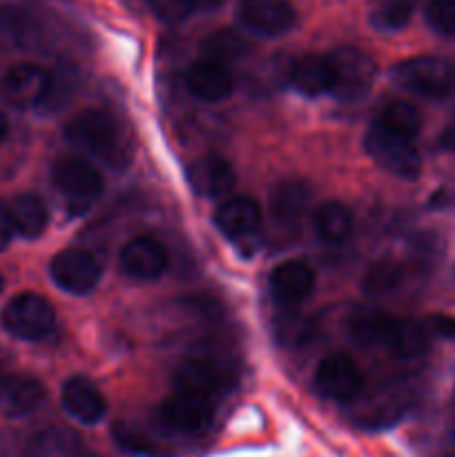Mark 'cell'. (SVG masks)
Returning a JSON list of instances; mask_svg holds the SVG:
<instances>
[{
  "label": "cell",
  "mask_w": 455,
  "mask_h": 457,
  "mask_svg": "<svg viewBox=\"0 0 455 457\" xmlns=\"http://www.w3.org/2000/svg\"><path fill=\"white\" fill-rule=\"evenodd\" d=\"M54 187L71 214H85L103 192V179L94 165L79 156H62L52 170Z\"/></svg>",
  "instance_id": "cell-5"
},
{
  "label": "cell",
  "mask_w": 455,
  "mask_h": 457,
  "mask_svg": "<svg viewBox=\"0 0 455 457\" xmlns=\"http://www.w3.org/2000/svg\"><path fill=\"white\" fill-rule=\"evenodd\" d=\"M201 52H203V58H212L219 62L235 61L248 52V40L235 29H219L203 40Z\"/></svg>",
  "instance_id": "cell-29"
},
{
  "label": "cell",
  "mask_w": 455,
  "mask_h": 457,
  "mask_svg": "<svg viewBox=\"0 0 455 457\" xmlns=\"http://www.w3.org/2000/svg\"><path fill=\"white\" fill-rule=\"evenodd\" d=\"M214 223L228 239H250L252 235H257L259 226H261V208L250 196H232L219 205L214 212Z\"/></svg>",
  "instance_id": "cell-17"
},
{
  "label": "cell",
  "mask_w": 455,
  "mask_h": 457,
  "mask_svg": "<svg viewBox=\"0 0 455 457\" xmlns=\"http://www.w3.org/2000/svg\"><path fill=\"white\" fill-rule=\"evenodd\" d=\"M236 18L250 34L266 38L288 34L297 25V12L288 0H241Z\"/></svg>",
  "instance_id": "cell-10"
},
{
  "label": "cell",
  "mask_w": 455,
  "mask_h": 457,
  "mask_svg": "<svg viewBox=\"0 0 455 457\" xmlns=\"http://www.w3.org/2000/svg\"><path fill=\"white\" fill-rule=\"evenodd\" d=\"M312 190L303 179H284L270 195L272 217L284 226H294L306 217L310 208Z\"/></svg>",
  "instance_id": "cell-21"
},
{
  "label": "cell",
  "mask_w": 455,
  "mask_h": 457,
  "mask_svg": "<svg viewBox=\"0 0 455 457\" xmlns=\"http://www.w3.org/2000/svg\"><path fill=\"white\" fill-rule=\"evenodd\" d=\"M453 433H455V397H453Z\"/></svg>",
  "instance_id": "cell-39"
},
{
  "label": "cell",
  "mask_w": 455,
  "mask_h": 457,
  "mask_svg": "<svg viewBox=\"0 0 455 457\" xmlns=\"http://www.w3.org/2000/svg\"><path fill=\"white\" fill-rule=\"evenodd\" d=\"M315 288V272L303 262H284L270 275V293L284 308H294L306 302Z\"/></svg>",
  "instance_id": "cell-19"
},
{
  "label": "cell",
  "mask_w": 455,
  "mask_h": 457,
  "mask_svg": "<svg viewBox=\"0 0 455 457\" xmlns=\"http://www.w3.org/2000/svg\"><path fill=\"white\" fill-rule=\"evenodd\" d=\"M65 138L114 170H123L132 161V150L123 128L114 116L103 110H85L76 114L67 123Z\"/></svg>",
  "instance_id": "cell-2"
},
{
  "label": "cell",
  "mask_w": 455,
  "mask_h": 457,
  "mask_svg": "<svg viewBox=\"0 0 455 457\" xmlns=\"http://www.w3.org/2000/svg\"><path fill=\"white\" fill-rule=\"evenodd\" d=\"M312 333H315V330H312V321L302 315L288 312V315L277 320V337H279V342H284L285 346H303L306 342H310Z\"/></svg>",
  "instance_id": "cell-31"
},
{
  "label": "cell",
  "mask_w": 455,
  "mask_h": 457,
  "mask_svg": "<svg viewBox=\"0 0 455 457\" xmlns=\"http://www.w3.org/2000/svg\"><path fill=\"white\" fill-rule=\"evenodd\" d=\"M431 326L437 335L455 342V317H433Z\"/></svg>",
  "instance_id": "cell-35"
},
{
  "label": "cell",
  "mask_w": 455,
  "mask_h": 457,
  "mask_svg": "<svg viewBox=\"0 0 455 457\" xmlns=\"http://www.w3.org/2000/svg\"><path fill=\"white\" fill-rule=\"evenodd\" d=\"M49 85H52V74L45 67L34 65V62H21L4 74L0 92L9 105L27 110V107L43 105Z\"/></svg>",
  "instance_id": "cell-13"
},
{
  "label": "cell",
  "mask_w": 455,
  "mask_h": 457,
  "mask_svg": "<svg viewBox=\"0 0 455 457\" xmlns=\"http://www.w3.org/2000/svg\"><path fill=\"white\" fill-rule=\"evenodd\" d=\"M440 143H442V147H444V150L455 152V116L449 120V123H446L444 132L440 134Z\"/></svg>",
  "instance_id": "cell-36"
},
{
  "label": "cell",
  "mask_w": 455,
  "mask_h": 457,
  "mask_svg": "<svg viewBox=\"0 0 455 457\" xmlns=\"http://www.w3.org/2000/svg\"><path fill=\"white\" fill-rule=\"evenodd\" d=\"M62 409L71 415L74 420H79L80 424H98L107 413V404L103 393L98 391L96 384L87 378H70L62 384Z\"/></svg>",
  "instance_id": "cell-18"
},
{
  "label": "cell",
  "mask_w": 455,
  "mask_h": 457,
  "mask_svg": "<svg viewBox=\"0 0 455 457\" xmlns=\"http://www.w3.org/2000/svg\"><path fill=\"white\" fill-rule=\"evenodd\" d=\"M364 147L370 159L379 168L386 170L388 174H393V177L404 179V181H415L419 172H422V156H419L413 141L391 132L379 120H375L368 128V132H366Z\"/></svg>",
  "instance_id": "cell-6"
},
{
  "label": "cell",
  "mask_w": 455,
  "mask_h": 457,
  "mask_svg": "<svg viewBox=\"0 0 455 457\" xmlns=\"http://www.w3.org/2000/svg\"><path fill=\"white\" fill-rule=\"evenodd\" d=\"M120 270L136 281H154L168 268V250L154 237H134L119 254Z\"/></svg>",
  "instance_id": "cell-14"
},
{
  "label": "cell",
  "mask_w": 455,
  "mask_h": 457,
  "mask_svg": "<svg viewBox=\"0 0 455 457\" xmlns=\"http://www.w3.org/2000/svg\"><path fill=\"white\" fill-rule=\"evenodd\" d=\"M147 3H150L152 13L168 25H177L194 12L192 0H147Z\"/></svg>",
  "instance_id": "cell-33"
},
{
  "label": "cell",
  "mask_w": 455,
  "mask_h": 457,
  "mask_svg": "<svg viewBox=\"0 0 455 457\" xmlns=\"http://www.w3.org/2000/svg\"><path fill=\"white\" fill-rule=\"evenodd\" d=\"M172 382L177 391L214 400L235 386L236 369L221 353H194L177 366Z\"/></svg>",
  "instance_id": "cell-3"
},
{
  "label": "cell",
  "mask_w": 455,
  "mask_h": 457,
  "mask_svg": "<svg viewBox=\"0 0 455 457\" xmlns=\"http://www.w3.org/2000/svg\"><path fill=\"white\" fill-rule=\"evenodd\" d=\"M7 129H9V123H7V116L0 112V143L4 141V137H7Z\"/></svg>",
  "instance_id": "cell-38"
},
{
  "label": "cell",
  "mask_w": 455,
  "mask_h": 457,
  "mask_svg": "<svg viewBox=\"0 0 455 457\" xmlns=\"http://www.w3.org/2000/svg\"><path fill=\"white\" fill-rule=\"evenodd\" d=\"M45 400L43 384L29 375H18L0 361V413L7 418L31 415Z\"/></svg>",
  "instance_id": "cell-15"
},
{
  "label": "cell",
  "mask_w": 455,
  "mask_h": 457,
  "mask_svg": "<svg viewBox=\"0 0 455 457\" xmlns=\"http://www.w3.org/2000/svg\"><path fill=\"white\" fill-rule=\"evenodd\" d=\"M401 277H404V270L400 263L391 262V259H379L366 270L361 288L368 297H382V295L393 293L401 284Z\"/></svg>",
  "instance_id": "cell-27"
},
{
  "label": "cell",
  "mask_w": 455,
  "mask_h": 457,
  "mask_svg": "<svg viewBox=\"0 0 455 457\" xmlns=\"http://www.w3.org/2000/svg\"><path fill=\"white\" fill-rule=\"evenodd\" d=\"M187 181L199 196L217 199V196L228 195L235 187L236 174L232 165L221 156H203L190 165Z\"/></svg>",
  "instance_id": "cell-20"
},
{
  "label": "cell",
  "mask_w": 455,
  "mask_h": 457,
  "mask_svg": "<svg viewBox=\"0 0 455 457\" xmlns=\"http://www.w3.org/2000/svg\"><path fill=\"white\" fill-rule=\"evenodd\" d=\"M290 80L306 96H321V94L330 92L333 70H330L328 56L308 54V56L294 61V65L290 67Z\"/></svg>",
  "instance_id": "cell-22"
},
{
  "label": "cell",
  "mask_w": 455,
  "mask_h": 457,
  "mask_svg": "<svg viewBox=\"0 0 455 457\" xmlns=\"http://www.w3.org/2000/svg\"><path fill=\"white\" fill-rule=\"evenodd\" d=\"M156 418L168 431L192 436L210 427L214 418V400L192 395V393L174 391L159 404Z\"/></svg>",
  "instance_id": "cell-9"
},
{
  "label": "cell",
  "mask_w": 455,
  "mask_h": 457,
  "mask_svg": "<svg viewBox=\"0 0 455 457\" xmlns=\"http://www.w3.org/2000/svg\"><path fill=\"white\" fill-rule=\"evenodd\" d=\"M333 83L330 92L339 103L355 105L370 94L377 76V65L366 52L357 47H339L328 54Z\"/></svg>",
  "instance_id": "cell-4"
},
{
  "label": "cell",
  "mask_w": 455,
  "mask_h": 457,
  "mask_svg": "<svg viewBox=\"0 0 455 457\" xmlns=\"http://www.w3.org/2000/svg\"><path fill=\"white\" fill-rule=\"evenodd\" d=\"M27 457H85L79 436L67 428H47L31 440Z\"/></svg>",
  "instance_id": "cell-25"
},
{
  "label": "cell",
  "mask_w": 455,
  "mask_h": 457,
  "mask_svg": "<svg viewBox=\"0 0 455 457\" xmlns=\"http://www.w3.org/2000/svg\"><path fill=\"white\" fill-rule=\"evenodd\" d=\"M348 335L360 346H379L397 360H415L428 348V330L415 320L360 308L348 317Z\"/></svg>",
  "instance_id": "cell-1"
},
{
  "label": "cell",
  "mask_w": 455,
  "mask_h": 457,
  "mask_svg": "<svg viewBox=\"0 0 455 457\" xmlns=\"http://www.w3.org/2000/svg\"><path fill=\"white\" fill-rule=\"evenodd\" d=\"M13 235V223H12V214H9V205L0 201V253L9 245Z\"/></svg>",
  "instance_id": "cell-34"
},
{
  "label": "cell",
  "mask_w": 455,
  "mask_h": 457,
  "mask_svg": "<svg viewBox=\"0 0 455 457\" xmlns=\"http://www.w3.org/2000/svg\"><path fill=\"white\" fill-rule=\"evenodd\" d=\"M0 324L13 337L25 339V342H40L54 333L56 312L43 295L22 293L3 308Z\"/></svg>",
  "instance_id": "cell-7"
},
{
  "label": "cell",
  "mask_w": 455,
  "mask_h": 457,
  "mask_svg": "<svg viewBox=\"0 0 455 457\" xmlns=\"http://www.w3.org/2000/svg\"><path fill=\"white\" fill-rule=\"evenodd\" d=\"M393 79L400 87L426 98H442L453 92L455 67L437 56H415L401 61L393 70Z\"/></svg>",
  "instance_id": "cell-8"
},
{
  "label": "cell",
  "mask_w": 455,
  "mask_h": 457,
  "mask_svg": "<svg viewBox=\"0 0 455 457\" xmlns=\"http://www.w3.org/2000/svg\"><path fill=\"white\" fill-rule=\"evenodd\" d=\"M404 409H406L404 393H401L400 388H393V386H386L382 393H377L373 400L368 397V402H366L368 422H375V420H379V422H391V420H395Z\"/></svg>",
  "instance_id": "cell-30"
},
{
  "label": "cell",
  "mask_w": 455,
  "mask_h": 457,
  "mask_svg": "<svg viewBox=\"0 0 455 457\" xmlns=\"http://www.w3.org/2000/svg\"><path fill=\"white\" fill-rule=\"evenodd\" d=\"M415 4H418V0H375L368 16L370 25L384 34L400 31L401 27L409 25Z\"/></svg>",
  "instance_id": "cell-26"
},
{
  "label": "cell",
  "mask_w": 455,
  "mask_h": 457,
  "mask_svg": "<svg viewBox=\"0 0 455 457\" xmlns=\"http://www.w3.org/2000/svg\"><path fill=\"white\" fill-rule=\"evenodd\" d=\"M315 388L333 402H352L364 391V378L355 361L346 355H330L315 370Z\"/></svg>",
  "instance_id": "cell-12"
},
{
  "label": "cell",
  "mask_w": 455,
  "mask_h": 457,
  "mask_svg": "<svg viewBox=\"0 0 455 457\" xmlns=\"http://www.w3.org/2000/svg\"><path fill=\"white\" fill-rule=\"evenodd\" d=\"M186 87L194 98L203 103L226 101L235 89V79L226 62L203 58L187 67L186 71Z\"/></svg>",
  "instance_id": "cell-16"
},
{
  "label": "cell",
  "mask_w": 455,
  "mask_h": 457,
  "mask_svg": "<svg viewBox=\"0 0 455 457\" xmlns=\"http://www.w3.org/2000/svg\"><path fill=\"white\" fill-rule=\"evenodd\" d=\"M13 232L25 239H36L47 228V208L36 195H21L9 204Z\"/></svg>",
  "instance_id": "cell-24"
},
{
  "label": "cell",
  "mask_w": 455,
  "mask_h": 457,
  "mask_svg": "<svg viewBox=\"0 0 455 457\" xmlns=\"http://www.w3.org/2000/svg\"><path fill=\"white\" fill-rule=\"evenodd\" d=\"M377 120L384 128L406 138H413L419 132V128H422V116H419L418 107L406 101L388 103L382 110V114L377 116Z\"/></svg>",
  "instance_id": "cell-28"
},
{
  "label": "cell",
  "mask_w": 455,
  "mask_h": 457,
  "mask_svg": "<svg viewBox=\"0 0 455 457\" xmlns=\"http://www.w3.org/2000/svg\"><path fill=\"white\" fill-rule=\"evenodd\" d=\"M426 22L440 36H455V0H428Z\"/></svg>",
  "instance_id": "cell-32"
},
{
  "label": "cell",
  "mask_w": 455,
  "mask_h": 457,
  "mask_svg": "<svg viewBox=\"0 0 455 457\" xmlns=\"http://www.w3.org/2000/svg\"><path fill=\"white\" fill-rule=\"evenodd\" d=\"M312 226L326 244H342L352 232V214L339 201H326L312 214Z\"/></svg>",
  "instance_id": "cell-23"
},
{
  "label": "cell",
  "mask_w": 455,
  "mask_h": 457,
  "mask_svg": "<svg viewBox=\"0 0 455 457\" xmlns=\"http://www.w3.org/2000/svg\"><path fill=\"white\" fill-rule=\"evenodd\" d=\"M194 3V9H201V12H212V9H219L221 4H226V0H192Z\"/></svg>",
  "instance_id": "cell-37"
},
{
  "label": "cell",
  "mask_w": 455,
  "mask_h": 457,
  "mask_svg": "<svg viewBox=\"0 0 455 457\" xmlns=\"http://www.w3.org/2000/svg\"><path fill=\"white\" fill-rule=\"evenodd\" d=\"M0 293H3V275H0Z\"/></svg>",
  "instance_id": "cell-40"
},
{
  "label": "cell",
  "mask_w": 455,
  "mask_h": 457,
  "mask_svg": "<svg viewBox=\"0 0 455 457\" xmlns=\"http://www.w3.org/2000/svg\"><path fill=\"white\" fill-rule=\"evenodd\" d=\"M49 275L54 284L70 295H87L96 288L101 279V266L89 253L70 248L58 253L49 263Z\"/></svg>",
  "instance_id": "cell-11"
}]
</instances>
